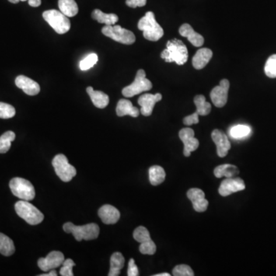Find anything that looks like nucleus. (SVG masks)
Segmentation results:
<instances>
[{"label":"nucleus","mask_w":276,"mask_h":276,"mask_svg":"<svg viewBox=\"0 0 276 276\" xmlns=\"http://www.w3.org/2000/svg\"><path fill=\"white\" fill-rule=\"evenodd\" d=\"M166 49L161 53V58L166 62H176L178 65H183L188 60V50L184 43L174 39L166 43Z\"/></svg>","instance_id":"obj_1"},{"label":"nucleus","mask_w":276,"mask_h":276,"mask_svg":"<svg viewBox=\"0 0 276 276\" xmlns=\"http://www.w3.org/2000/svg\"><path fill=\"white\" fill-rule=\"evenodd\" d=\"M138 29L142 31L144 37L149 41L157 42L163 37L164 29L155 19L153 12H148L138 22Z\"/></svg>","instance_id":"obj_2"},{"label":"nucleus","mask_w":276,"mask_h":276,"mask_svg":"<svg viewBox=\"0 0 276 276\" xmlns=\"http://www.w3.org/2000/svg\"><path fill=\"white\" fill-rule=\"evenodd\" d=\"M63 229L67 233H72L77 241L92 240L99 237V226L96 223H89L85 225H75L72 222H66L63 225Z\"/></svg>","instance_id":"obj_3"},{"label":"nucleus","mask_w":276,"mask_h":276,"mask_svg":"<svg viewBox=\"0 0 276 276\" xmlns=\"http://www.w3.org/2000/svg\"><path fill=\"white\" fill-rule=\"evenodd\" d=\"M15 210L18 216L30 225H38L44 220L43 213L26 200L18 201L15 204Z\"/></svg>","instance_id":"obj_4"},{"label":"nucleus","mask_w":276,"mask_h":276,"mask_svg":"<svg viewBox=\"0 0 276 276\" xmlns=\"http://www.w3.org/2000/svg\"><path fill=\"white\" fill-rule=\"evenodd\" d=\"M43 16L45 20L58 34H64L70 30L71 22L68 16L64 15L61 11L55 9L45 11Z\"/></svg>","instance_id":"obj_5"},{"label":"nucleus","mask_w":276,"mask_h":276,"mask_svg":"<svg viewBox=\"0 0 276 276\" xmlns=\"http://www.w3.org/2000/svg\"><path fill=\"white\" fill-rule=\"evenodd\" d=\"M9 187L14 196L22 200L30 201L36 196L33 185L23 178L15 177L12 179L9 182Z\"/></svg>","instance_id":"obj_6"},{"label":"nucleus","mask_w":276,"mask_h":276,"mask_svg":"<svg viewBox=\"0 0 276 276\" xmlns=\"http://www.w3.org/2000/svg\"><path fill=\"white\" fill-rule=\"evenodd\" d=\"M151 81L146 78V72L143 69L137 71L135 79L131 85L125 87L122 90V94L126 98H132L142 92H148L152 88Z\"/></svg>","instance_id":"obj_7"},{"label":"nucleus","mask_w":276,"mask_h":276,"mask_svg":"<svg viewBox=\"0 0 276 276\" xmlns=\"http://www.w3.org/2000/svg\"><path fill=\"white\" fill-rule=\"evenodd\" d=\"M102 32L105 36L122 44L132 45L136 41L135 36L131 31L123 29L117 25L105 26Z\"/></svg>","instance_id":"obj_8"},{"label":"nucleus","mask_w":276,"mask_h":276,"mask_svg":"<svg viewBox=\"0 0 276 276\" xmlns=\"http://www.w3.org/2000/svg\"><path fill=\"white\" fill-rule=\"evenodd\" d=\"M53 166L56 174L62 181L69 182L76 175V169L68 163V158L64 154H58L53 161Z\"/></svg>","instance_id":"obj_9"},{"label":"nucleus","mask_w":276,"mask_h":276,"mask_svg":"<svg viewBox=\"0 0 276 276\" xmlns=\"http://www.w3.org/2000/svg\"><path fill=\"white\" fill-rule=\"evenodd\" d=\"M229 89V82L227 79H222L218 86L210 92V98L213 103L217 108H222L225 106L228 100V92Z\"/></svg>","instance_id":"obj_10"},{"label":"nucleus","mask_w":276,"mask_h":276,"mask_svg":"<svg viewBox=\"0 0 276 276\" xmlns=\"http://www.w3.org/2000/svg\"><path fill=\"white\" fill-rule=\"evenodd\" d=\"M64 255L58 251H53L46 258H41L38 261L39 269L43 272H49L59 267L64 263Z\"/></svg>","instance_id":"obj_11"},{"label":"nucleus","mask_w":276,"mask_h":276,"mask_svg":"<svg viewBox=\"0 0 276 276\" xmlns=\"http://www.w3.org/2000/svg\"><path fill=\"white\" fill-rule=\"evenodd\" d=\"M179 137L184 145L183 154L186 157H190L191 153L199 148L200 144L198 140L195 138L194 131L190 127L181 129L179 132Z\"/></svg>","instance_id":"obj_12"},{"label":"nucleus","mask_w":276,"mask_h":276,"mask_svg":"<svg viewBox=\"0 0 276 276\" xmlns=\"http://www.w3.org/2000/svg\"><path fill=\"white\" fill-rule=\"evenodd\" d=\"M245 188L246 185L241 178H226L221 183L219 188V193L222 197H227L232 193L242 191Z\"/></svg>","instance_id":"obj_13"},{"label":"nucleus","mask_w":276,"mask_h":276,"mask_svg":"<svg viewBox=\"0 0 276 276\" xmlns=\"http://www.w3.org/2000/svg\"><path fill=\"white\" fill-rule=\"evenodd\" d=\"M187 197L193 204L195 211L205 212L209 206V202L205 198V193L198 188H192L187 192Z\"/></svg>","instance_id":"obj_14"},{"label":"nucleus","mask_w":276,"mask_h":276,"mask_svg":"<svg viewBox=\"0 0 276 276\" xmlns=\"http://www.w3.org/2000/svg\"><path fill=\"white\" fill-rule=\"evenodd\" d=\"M162 99L161 94L158 93L156 95L152 94H144L141 95L138 99V105L141 106V113L146 117L151 116L154 110V106L157 102H161Z\"/></svg>","instance_id":"obj_15"},{"label":"nucleus","mask_w":276,"mask_h":276,"mask_svg":"<svg viewBox=\"0 0 276 276\" xmlns=\"http://www.w3.org/2000/svg\"><path fill=\"white\" fill-rule=\"evenodd\" d=\"M213 141L217 145V154L220 158L226 156L231 148V144L225 133L220 130H214L211 134Z\"/></svg>","instance_id":"obj_16"},{"label":"nucleus","mask_w":276,"mask_h":276,"mask_svg":"<svg viewBox=\"0 0 276 276\" xmlns=\"http://www.w3.org/2000/svg\"><path fill=\"white\" fill-rule=\"evenodd\" d=\"M15 85L20 88L26 95L30 96L37 95L40 92V86L37 82L24 75L15 78Z\"/></svg>","instance_id":"obj_17"},{"label":"nucleus","mask_w":276,"mask_h":276,"mask_svg":"<svg viewBox=\"0 0 276 276\" xmlns=\"http://www.w3.org/2000/svg\"><path fill=\"white\" fill-rule=\"evenodd\" d=\"M99 215L105 224H114L119 221L120 212L117 209L111 205H105L99 210Z\"/></svg>","instance_id":"obj_18"},{"label":"nucleus","mask_w":276,"mask_h":276,"mask_svg":"<svg viewBox=\"0 0 276 276\" xmlns=\"http://www.w3.org/2000/svg\"><path fill=\"white\" fill-rule=\"evenodd\" d=\"M180 36L187 38L189 42L196 47H200L204 43V38L201 35L193 30V28L189 24H183L179 29Z\"/></svg>","instance_id":"obj_19"},{"label":"nucleus","mask_w":276,"mask_h":276,"mask_svg":"<svg viewBox=\"0 0 276 276\" xmlns=\"http://www.w3.org/2000/svg\"><path fill=\"white\" fill-rule=\"evenodd\" d=\"M212 57L213 52L211 50L207 48L200 49L193 56L192 60L193 66L197 70L203 69L208 64Z\"/></svg>","instance_id":"obj_20"},{"label":"nucleus","mask_w":276,"mask_h":276,"mask_svg":"<svg viewBox=\"0 0 276 276\" xmlns=\"http://www.w3.org/2000/svg\"><path fill=\"white\" fill-rule=\"evenodd\" d=\"M116 112L118 117L129 115L133 117L139 116L140 110L137 108L133 106L132 103L127 99H120L117 103Z\"/></svg>","instance_id":"obj_21"},{"label":"nucleus","mask_w":276,"mask_h":276,"mask_svg":"<svg viewBox=\"0 0 276 276\" xmlns=\"http://www.w3.org/2000/svg\"><path fill=\"white\" fill-rule=\"evenodd\" d=\"M87 93L90 96L94 105L98 109H105L109 104V95L101 91H95L92 87L87 88Z\"/></svg>","instance_id":"obj_22"},{"label":"nucleus","mask_w":276,"mask_h":276,"mask_svg":"<svg viewBox=\"0 0 276 276\" xmlns=\"http://www.w3.org/2000/svg\"><path fill=\"white\" fill-rule=\"evenodd\" d=\"M92 17L99 23L105 24V26H113L118 21V16L116 14L105 13L100 9H95L92 12Z\"/></svg>","instance_id":"obj_23"},{"label":"nucleus","mask_w":276,"mask_h":276,"mask_svg":"<svg viewBox=\"0 0 276 276\" xmlns=\"http://www.w3.org/2000/svg\"><path fill=\"white\" fill-rule=\"evenodd\" d=\"M124 256L120 253H114L110 257V269L109 276H117L124 266Z\"/></svg>","instance_id":"obj_24"},{"label":"nucleus","mask_w":276,"mask_h":276,"mask_svg":"<svg viewBox=\"0 0 276 276\" xmlns=\"http://www.w3.org/2000/svg\"><path fill=\"white\" fill-rule=\"evenodd\" d=\"M58 8L68 17H74L78 12V6L75 0H58Z\"/></svg>","instance_id":"obj_25"},{"label":"nucleus","mask_w":276,"mask_h":276,"mask_svg":"<svg viewBox=\"0 0 276 276\" xmlns=\"http://www.w3.org/2000/svg\"><path fill=\"white\" fill-rule=\"evenodd\" d=\"M239 173V170L237 166L232 165H222L217 166L214 169V175L217 178H221L222 176H225L226 178L233 177Z\"/></svg>","instance_id":"obj_26"},{"label":"nucleus","mask_w":276,"mask_h":276,"mask_svg":"<svg viewBox=\"0 0 276 276\" xmlns=\"http://www.w3.org/2000/svg\"><path fill=\"white\" fill-rule=\"evenodd\" d=\"M166 173L163 167L153 166L149 169L150 182L153 186H158L165 181Z\"/></svg>","instance_id":"obj_27"},{"label":"nucleus","mask_w":276,"mask_h":276,"mask_svg":"<svg viewBox=\"0 0 276 276\" xmlns=\"http://www.w3.org/2000/svg\"><path fill=\"white\" fill-rule=\"evenodd\" d=\"M15 250L13 241L0 232V253L5 256H10L15 253Z\"/></svg>","instance_id":"obj_28"},{"label":"nucleus","mask_w":276,"mask_h":276,"mask_svg":"<svg viewBox=\"0 0 276 276\" xmlns=\"http://www.w3.org/2000/svg\"><path fill=\"white\" fill-rule=\"evenodd\" d=\"M194 104L197 106V112L199 115H208L211 111V105L206 101L204 95H197L194 98Z\"/></svg>","instance_id":"obj_29"},{"label":"nucleus","mask_w":276,"mask_h":276,"mask_svg":"<svg viewBox=\"0 0 276 276\" xmlns=\"http://www.w3.org/2000/svg\"><path fill=\"white\" fill-rule=\"evenodd\" d=\"M251 134V128L248 125L238 124L229 130V135L234 139L239 140L248 137Z\"/></svg>","instance_id":"obj_30"},{"label":"nucleus","mask_w":276,"mask_h":276,"mask_svg":"<svg viewBox=\"0 0 276 276\" xmlns=\"http://www.w3.org/2000/svg\"><path fill=\"white\" fill-rule=\"evenodd\" d=\"M15 139V133L7 131L0 137V154L8 152L11 148V144Z\"/></svg>","instance_id":"obj_31"},{"label":"nucleus","mask_w":276,"mask_h":276,"mask_svg":"<svg viewBox=\"0 0 276 276\" xmlns=\"http://www.w3.org/2000/svg\"><path fill=\"white\" fill-rule=\"evenodd\" d=\"M133 236H134V239L140 243H144L151 239L149 231L144 226L137 227V229L134 231Z\"/></svg>","instance_id":"obj_32"},{"label":"nucleus","mask_w":276,"mask_h":276,"mask_svg":"<svg viewBox=\"0 0 276 276\" xmlns=\"http://www.w3.org/2000/svg\"><path fill=\"white\" fill-rule=\"evenodd\" d=\"M264 70L266 75L269 78H276V55H273L268 58Z\"/></svg>","instance_id":"obj_33"},{"label":"nucleus","mask_w":276,"mask_h":276,"mask_svg":"<svg viewBox=\"0 0 276 276\" xmlns=\"http://www.w3.org/2000/svg\"><path fill=\"white\" fill-rule=\"evenodd\" d=\"M99 61V57L95 53L89 55L86 58L80 61L79 67L82 71H87L95 65Z\"/></svg>","instance_id":"obj_34"},{"label":"nucleus","mask_w":276,"mask_h":276,"mask_svg":"<svg viewBox=\"0 0 276 276\" xmlns=\"http://www.w3.org/2000/svg\"><path fill=\"white\" fill-rule=\"evenodd\" d=\"M15 110L12 105L0 102V118H12L15 116Z\"/></svg>","instance_id":"obj_35"},{"label":"nucleus","mask_w":276,"mask_h":276,"mask_svg":"<svg viewBox=\"0 0 276 276\" xmlns=\"http://www.w3.org/2000/svg\"><path fill=\"white\" fill-rule=\"evenodd\" d=\"M173 275L174 276H193L194 273L187 265H179L173 269Z\"/></svg>","instance_id":"obj_36"},{"label":"nucleus","mask_w":276,"mask_h":276,"mask_svg":"<svg viewBox=\"0 0 276 276\" xmlns=\"http://www.w3.org/2000/svg\"><path fill=\"white\" fill-rule=\"evenodd\" d=\"M140 252L144 255H154L156 253L157 246L154 241L151 239L148 242L141 243L139 247Z\"/></svg>","instance_id":"obj_37"},{"label":"nucleus","mask_w":276,"mask_h":276,"mask_svg":"<svg viewBox=\"0 0 276 276\" xmlns=\"http://www.w3.org/2000/svg\"><path fill=\"white\" fill-rule=\"evenodd\" d=\"M75 266V263L73 262L72 259H68L64 260L62 263V267L60 270V274L62 276H73L74 273L72 272L73 266Z\"/></svg>","instance_id":"obj_38"},{"label":"nucleus","mask_w":276,"mask_h":276,"mask_svg":"<svg viewBox=\"0 0 276 276\" xmlns=\"http://www.w3.org/2000/svg\"><path fill=\"white\" fill-rule=\"evenodd\" d=\"M127 276H139V270H138L137 266H136L135 262H134V259H130V261H129L128 269H127Z\"/></svg>","instance_id":"obj_39"},{"label":"nucleus","mask_w":276,"mask_h":276,"mask_svg":"<svg viewBox=\"0 0 276 276\" xmlns=\"http://www.w3.org/2000/svg\"><path fill=\"white\" fill-rule=\"evenodd\" d=\"M183 123L187 126L192 125V124H198L199 123V114L196 111L191 115L186 116L183 118Z\"/></svg>","instance_id":"obj_40"},{"label":"nucleus","mask_w":276,"mask_h":276,"mask_svg":"<svg viewBox=\"0 0 276 276\" xmlns=\"http://www.w3.org/2000/svg\"><path fill=\"white\" fill-rule=\"evenodd\" d=\"M126 4L131 8L143 7L147 4V0H126Z\"/></svg>","instance_id":"obj_41"},{"label":"nucleus","mask_w":276,"mask_h":276,"mask_svg":"<svg viewBox=\"0 0 276 276\" xmlns=\"http://www.w3.org/2000/svg\"><path fill=\"white\" fill-rule=\"evenodd\" d=\"M29 1V5L32 7H39L41 5V0H28Z\"/></svg>","instance_id":"obj_42"},{"label":"nucleus","mask_w":276,"mask_h":276,"mask_svg":"<svg viewBox=\"0 0 276 276\" xmlns=\"http://www.w3.org/2000/svg\"><path fill=\"white\" fill-rule=\"evenodd\" d=\"M39 276H57V273L54 270H50V273L48 274L40 275Z\"/></svg>","instance_id":"obj_43"},{"label":"nucleus","mask_w":276,"mask_h":276,"mask_svg":"<svg viewBox=\"0 0 276 276\" xmlns=\"http://www.w3.org/2000/svg\"><path fill=\"white\" fill-rule=\"evenodd\" d=\"M154 276H170V275L168 274V273H161V274L154 275Z\"/></svg>","instance_id":"obj_44"},{"label":"nucleus","mask_w":276,"mask_h":276,"mask_svg":"<svg viewBox=\"0 0 276 276\" xmlns=\"http://www.w3.org/2000/svg\"><path fill=\"white\" fill-rule=\"evenodd\" d=\"M8 1L14 4H16L18 3V2H20V0H8Z\"/></svg>","instance_id":"obj_45"},{"label":"nucleus","mask_w":276,"mask_h":276,"mask_svg":"<svg viewBox=\"0 0 276 276\" xmlns=\"http://www.w3.org/2000/svg\"><path fill=\"white\" fill-rule=\"evenodd\" d=\"M22 2H25V1H28V0H20Z\"/></svg>","instance_id":"obj_46"}]
</instances>
